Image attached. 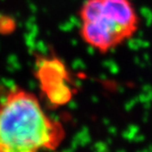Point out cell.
Masks as SVG:
<instances>
[{
	"label": "cell",
	"instance_id": "1",
	"mask_svg": "<svg viewBox=\"0 0 152 152\" xmlns=\"http://www.w3.org/2000/svg\"><path fill=\"white\" fill-rule=\"evenodd\" d=\"M65 135L63 124L30 91L14 87L0 102V152L55 151Z\"/></svg>",
	"mask_w": 152,
	"mask_h": 152
},
{
	"label": "cell",
	"instance_id": "2",
	"mask_svg": "<svg viewBox=\"0 0 152 152\" xmlns=\"http://www.w3.org/2000/svg\"><path fill=\"white\" fill-rule=\"evenodd\" d=\"M78 17L81 39L100 53H108L128 41L140 26L132 0H84Z\"/></svg>",
	"mask_w": 152,
	"mask_h": 152
},
{
	"label": "cell",
	"instance_id": "3",
	"mask_svg": "<svg viewBox=\"0 0 152 152\" xmlns=\"http://www.w3.org/2000/svg\"><path fill=\"white\" fill-rule=\"evenodd\" d=\"M36 77L41 92L55 107L67 104L73 96L70 77L64 63L55 57H39Z\"/></svg>",
	"mask_w": 152,
	"mask_h": 152
}]
</instances>
